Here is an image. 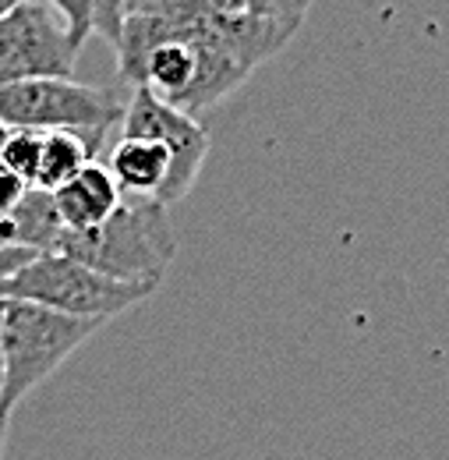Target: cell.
<instances>
[{"mask_svg": "<svg viewBox=\"0 0 449 460\" xmlns=\"http://www.w3.org/2000/svg\"><path fill=\"white\" fill-rule=\"evenodd\" d=\"M170 206L156 199L124 195L110 220L89 230H64L57 252L128 284H163L177 255Z\"/></svg>", "mask_w": 449, "mask_h": 460, "instance_id": "1", "label": "cell"}, {"mask_svg": "<svg viewBox=\"0 0 449 460\" xmlns=\"http://www.w3.org/2000/svg\"><path fill=\"white\" fill-rule=\"evenodd\" d=\"M100 330H103V319H78V315L54 312L47 305L7 297L0 418L11 421L14 407L25 401L40 383H47L57 368Z\"/></svg>", "mask_w": 449, "mask_h": 460, "instance_id": "2", "label": "cell"}, {"mask_svg": "<svg viewBox=\"0 0 449 460\" xmlns=\"http://www.w3.org/2000/svg\"><path fill=\"white\" fill-rule=\"evenodd\" d=\"M124 120V103L113 89L75 78H29L0 85V124L29 131H78L100 160L103 142Z\"/></svg>", "mask_w": 449, "mask_h": 460, "instance_id": "3", "label": "cell"}, {"mask_svg": "<svg viewBox=\"0 0 449 460\" xmlns=\"http://www.w3.org/2000/svg\"><path fill=\"white\" fill-rule=\"evenodd\" d=\"M156 290H160V284L113 280V277L64 255V252H40L32 262H25L0 288V297L32 301V305H47V308L64 312V315L107 323L113 315L128 312L131 305L153 297Z\"/></svg>", "mask_w": 449, "mask_h": 460, "instance_id": "4", "label": "cell"}, {"mask_svg": "<svg viewBox=\"0 0 449 460\" xmlns=\"http://www.w3.org/2000/svg\"><path fill=\"white\" fill-rule=\"evenodd\" d=\"M78 47L47 0H22L0 14V85L29 78H71Z\"/></svg>", "mask_w": 449, "mask_h": 460, "instance_id": "5", "label": "cell"}, {"mask_svg": "<svg viewBox=\"0 0 449 460\" xmlns=\"http://www.w3.org/2000/svg\"><path fill=\"white\" fill-rule=\"evenodd\" d=\"M120 135H135V138H156L163 142L173 156L170 164V181L160 195L163 206H173L180 202L198 173H202V164L209 156V131L195 120L191 114L177 111L173 103L160 100L153 89L145 85H135L131 100L124 103V120H120Z\"/></svg>", "mask_w": 449, "mask_h": 460, "instance_id": "6", "label": "cell"}, {"mask_svg": "<svg viewBox=\"0 0 449 460\" xmlns=\"http://www.w3.org/2000/svg\"><path fill=\"white\" fill-rule=\"evenodd\" d=\"M120 199L124 195H120L117 181H113L110 167L100 164V160H89L71 181H64L60 188H54V202L64 230L100 227L103 220L113 217Z\"/></svg>", "mask_w": 449, "mask_h": 460, "instance_id": "7", "label": "cell"}, {"mask_svg": "<svg viewBox=\"0 0 449 460\" xmlns=\"http://www.w3.org/2000/svg\"><path fill=\"white\" fill-rule=\"evenodd\" d=\"M170 164H173V156L163 142L135 138V135H120L107 156V167H110L120 195L156 199V202L170 181Z\"/></svg>", "mask_w": 449, "mask_h": 460, "instance_id": "8", "label": "cell"}, {"mask_svg": "<svg viewBox=\"0 0 449 460\" xmlns=\"http://www.w3.org/2000/svg\"><path fill=\"white\" fill-rule=\"evenodd\" d=\"M11 227H14V244L18 248H32V252H57L60 237H64V224L57 213L54 191L47 188H29L25 199L7 213Z\"/></svg>", "mask_w": 449, "mask_h": 460, "instance_id": "9", "label": "cell"}, {"mask_svg": "<svg viewBox=\"0 0 449 460\" xmlns=\"http://www.w3.org/2000/svg\"><path fill=\"white\" fill-rule=\"evenodd\" d=\"M89 160H96V156L78 131H43V160H40L36 188L54 191L64 181H71Z\"/></svg>", "mask_w": 449, "mask_h": 460, "instance_id": "10", "label": "cell"}, {"mask_svg": "<svg viewBox=\"0 0 449 460\" xmlns=\"http://www.w3.org/2000/svg\"><path fill=\"white\" fill-rule=\"evenodd\" d=\"M40 160H43V131L11 128L7 138H4V146H0V164H7L18 177H25L29 184H36Z\"/></svg>", "mask_w": 449, "mask_h": 460, "instance_id": "11", "label": "cell"}, {"mask_svg": "<svg viewBox=\"0 0 449 460\" xmlns=\"http://www.w3.org/2000/svg\"><path fill=\"white\" fill-rule=\"evenodd\" d=\"M308 7H312V0H244V11L248 14L280 22L286 29H301Z\"/></svg>", "mask_w": 449, "mask_h": 460, "instance_id": "12", "label": "cell"}, {"mask_svg": "<svg viewBox=\"0 0 449 460\" xmlns=\"http://www.w3.org/2000/svg\"><path fill=\"white\" fill-rule=\"evenodd\" d=\"M47 4L64 18L75 47L82 50L89 43V36H92V0H47Z\"/></svg>", "mask_w": 449, "mask_h": 460, "instance_id": "13", "label": "cell"}, {"mask_svg": "<svg viewBox=\"0 0 449 460\" xmlns=\"http://www.w3.org/2000/svg\"><path fill=\"white\" fill-rule=\"evenodd\" d=\"M128 11H131V0H92V32L117 47Z\"/></svg>", "mask_w": 449, "mask_h": 460, "instance_id": "14", "label": "cell"}, {"mask_svg": "<svg viewBox=\"0 0 449 460\" xmlns=\"http://www.w3.org/2000/svg\"><path fill=\"white\" fill-rule=\"evenodd\" d=\"M29 188H32V184H29L25 177H18L7 164H0V213H11V209L25 199Z\"/></svg>", "mask_w": 449, "mask_h": 460, "instance_id": "15", "label": "cell"}, {"mask_svg": "<svg viewBox=\"0 0 449 460\" xmlns=\"http://www.w3.org/2000/svg\"><path fill=\"white\" fill-rule=\"evenodd\" d=\"M40 252H32V248H0V288L25 266V262H32Z\"/></svg>", "mask_w": 449, "mask_h": 460, "instance_id": "16", "label": "cell"}, {"mask_svg": "<svg viewBox=\"0 0 449 460\" xmlns=\"http://www.w3.org/2000/svg\"><path fill=\"white\" fill-rule=\"evenodd\" d=\"M195 4L213 14H241L244 11V0H195Z\"/></svg>", "mask_w": 449, "mask_h": 460, "instance_id": "17", "label": "cell"}, {"mask_svg": "<svg viewBox=\"0 0 449 460\" xmlns=\"http://www.w3.org/2000/svg\"><path fill=\"white\" fill-rule=\"evenodd\" d=\"M4 312H7V297H0V383H4Z\"/></svg>", "mask_w": 449, "mask_h": 460, "instance_id": "18", "label": "cell"}, {"mask_svg": "<svg viewBox=\"0 0 449 460\" xmlns=\"http://www.w3.org/2000/svg\"><path fill=\"white\" fill-rule=\"evenodd\" d=\"M7 418H0V457H4V447H7Z\"/></svg>", "mask_w": 449, "mask_h": 460, "instance_id": "19", "label": "cell"}, {"mask_svg": "<svg viewBox=\"0 0 449 460\" xmlns=\"http://www.w3.org/2000/svg\"><path fill=\"white\" fill-rule=\"evenodd\" d=\"M18 4H22V0H0V14H7V11L18 7Z\"/></svg>", "mask_w": 449, "mask_h": 460, "instance_id": "20", "label": "cell"}, {"mask_svg": "<svg viewBox=\"0 0 449 460\" xmlns=\"http://www.w3.org/2000/svg\"><path fill=\"white\" fill-rule=\"evenodd\" d=\"M145 4H153V0H131V11H135V7H145ZM131 11H128V14H131Z\"/></svg>", "mask_w": 449, "mask_h": 460, "instance_id": "21", "label": "cell"}, {"mask_svg": "<svg viewBox=\"0 0 449 460\" xmlns=\"http://www.w3.org/2000/svg\"><path fill=\"white\" fill-rule=\"evenodd\" d=\"M7 131H11V128H4V124H0V146H4V138H7Z\"/></svg>", "mask_w": 449, "mask_h": 460, "instance_id": "22", "label": "cell"}]
</instances>
